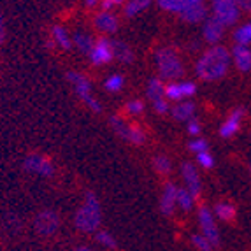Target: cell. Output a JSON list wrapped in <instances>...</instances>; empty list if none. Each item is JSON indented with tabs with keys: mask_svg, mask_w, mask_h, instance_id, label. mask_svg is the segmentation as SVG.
Wrapping results in <instances>:
<instances>
[{
	"mask_svg": "<svg viewBox=\"0 0 251 251\" xmlns=\"http://www.w3.org/2000/svg\"><path fill=\"white\" fill-rule=\"evenodd\" d=\"M230 53L228 50L223 46H211L201 56V60H197L195 65V72L201 79L204 81H216L222 79L223 75L228 71L230 65Z\"/></svg>",
	"mask_w": 251,
	"mask_h": 251,
	"instance_id": "obj_1",
	"label": "cell"
},
{
	"mask_svg": "<svg viewBox=\"0 0 251 251\" xmlns=\"http://www.w3.org/2000/svg\"><path fill=\"white\" fill-rule=\"evenodd\" d=\"M100 222H102L100 202H99V199L95 197L93 192H86L84 204L81 205L74 218L75 228L79 232H84V234H92V232H97V228L100 226Z\"/></svg>",
	"mask_w": 251,
	"mask_h": 251,
	"instance_id": "obj_2",
	"label": "cell"
},
{
	"mask_svg": "<svg viewBox=\"0 0 251 251\" xmlns=\"http://www.w3.org/2000/svg\"><path fill=\"white\" fill-rule=\"evenodd\" d=\"M155 60L160 75L165 77V79H177V77H181L184 74V67L179 56L171 48H162V50L156 51Z\"/></svg>",
	"mask_w": 251,
	"mask_h": 251,
	"instance_id": "obj_3",
	"label": "cell"
},
{
	"mask_svg": "<svg viewBox=\"0 0 251 251\" xmlns=\"http://www.w3.org/2000/svg\"><path fill=\"white\" fill-rule=\"evenodd\" d=\"M67 79L74 84L75 93L79 95L81 100L88 105L93 113H102L100 104H99V102L92 97V84H90V81L86 79L84 75L77 74V72H67Z\"/></svg>",
	"mask_w": 251,
	"mask_h": 251,
	"instance_id": "obj_4",
	"label": "cell"
},
{
	"mask_svg": "<svg viewBox=\"0 0 251 251\" xmlns=\"http://www.w3.org/2000/svg\"><path fill=\"white\" fill-rule=\"evenodd\" d=\"M213 4V14L225 23V26L234 25L241 16V9L234 0H211Z\"/></svg>",
	"mask_w": 251,
	"mask_h": 251,
	"instance_id": "obj_5",
	"label": "cell"
},
{
	"mask_svg": "<svg viewBox=\"0 0 251 251\" xmlns=\"http://www.w3.org/2000/svg\"><path fill=\"white\" fill-rule=\"evenodd\" d=\"M199 223H201L202 234L207 237V241L213 244V248L220 246V232H218L216 223H214V216L207 207H202L199 211Z\"/></svg>",
	"mask_w": 251,
	"mask_h": 251,
	"instance_id": "obj_6",
	"label": "cell"
},
{
	"mask_svg": "<svg viewBox=\"0 0 251 251\" xmlns=\"http://www.w3.org/2000/svg\"><path fill=\"white\" fill-rule=\"evenodd\" d=\"M197 92V84L192 81L186 83H169L163 86V97L169 100H183L186 97H192Z\"/></svg>",
	"mask_w": 251,
	"mask_h": 251,
	"instance_id": "obj_7",
	"label": "cell"
},
{
	"mask_svg": "<svg viewBox=\"0 0 251 251\" xmlns=\"http://www.w3.org/2000/svg\"><path fill=\"white\" fill-rule=\"evenodd\" d=\"M90 58L95 65H104L109 63L114 58V51H113V42L109 39H99L90 50Z\"/></svg>",
	"mask_w": 251,
	"mask_h": 251,
	"instance_id": "obj_8",
	"label": "cell"
},
{
	"mask_svg": "<svg viewBox=\"0 0 251 251\" xmlns=\"http://www.w3.org/2000/svg\"><path fill=\"white\" fill-rule=\"evenodd\" d=\"M58 216L53 213V211H42L35 218V230L39 235H44V237H50L54 232L58 230Z\"/></svg>",
	"mask_w": 251,
	"mask_h": 251,
	"instance_id": "obj_9",
	"label": "cell"
},
{
	"mask_svg": "<svg viewBox=\"0 0 251 251\" xmlns=\"http://www.w3.org/2000/svg\"><path fill=\"white\" fill-rule=\"evenodd\" d=\"M25 171L28 172H35V174H41V176H53V163L42 155H28L25 158V163H23Z\"/></svg>",
	"mask_w": 251,
	"mask_h": 251,
	"instance_id": "obj_10",
	"label": "cell"
},
{
	"mask_svg": "<svg viewBox=\"0 0 251 251\" xmlns=\"http://www.w3.org/2000/svg\"><path fill=\"white\" fill-rule=\"evenodd\" d=\"M223 32H225V23H223L222 20H218L214 14L205 20V23H204V39L209 42V44H218V42L222 41Z\"/></svg>",
	"mask_w": 251,
	"mask_h": 251,
	"instance_id": "obj_11",
	"label": "cell"
},
{
	"mask_svg": "<svg viewBox=\"0 0 251 251\" xmlns=\"http://www.w3.org/2000/svg\"><path fill=\"white\" fill-rule=\"evenodd\" d=\"M181 172H183V179L186 183V188L190 190L193 197L197 199L201 195V177H199V172L197 169L193 167L190 162H184L181 165Z\"/></svg>",
	"mask_w": 251,
	"mask_h": 251,
	"instance_id": "obj_12",
	"label": "cell"
},
{
	"mask_svg": "<svg viewBox=\"0 0 251 251\" xmlns=\"http://www.w3.org/2000/svg\"><path fill=\"white\" fill-rule=\"evenodd\" d=\"M243 116H244V109H241V107L234 109V111H232V114L228 116V120H226V122L220 126V135H222L223 139H228V137H232L234 134H237Z\"/></svg>",
	"mask_w": 251,
	"mask_h": 251,
	"instance_id": "obj_13",
	"label": "cell"
},
{
	"mask_svg": "<svg viewBox=\"0 0 251 251\" xmlns=\"http://www.w3.org/2000/svg\"><path fill=\"white\" fill-rule=\"evenodd\" d=\"M179 14L181 20L186 21V23H201L202 20L207 18V7L202 2H197V4H192L186 9H183Z\"/></svg>",
	"mask_w": 251,
	"mask_h": 251,
	"instance_id": "obj_14",
	"label": "cell"
},
{
	"mask_svg": "<svg viewBox=\"0 0 251 251\" xmlns=\"http://www.w3.org/2000/svg\"><path fill=\"white\" fill-rule=\"evenodd\" d=\"M232 60L239 71L248 72L251 71V50L244 44H237L232 51Z\"/></svg>",
	"mask_w": 251,
	"mask_h": 251,
	"instance_id": "obj_15",
	"label": "cell"
},
{
	"mask_svg": "<svg viewBox=\"0 0 251 251\" xmlns=\"http://www.w3.org/2000/svg\"><path fill=\"white\" fill-rule=\"evenodd\" d=\"M177 188L172 183L165 184V190H163L162 202H160V209L165 216H171L172 211H174V205L177 204Z\"/></svg>",
	"mask_w": 251,
	"mask_h": 251,
	"instance_id": "obj_16",
	"label": "cell"
},
{
	"mask_svg": "<svg viewBox=\"0 0 251 251\" xmlns=\"http://www.w3.org/2000/svg\"><path fill=\"white\" fill-rule=\"evenodd\" d=\"M95 26L100 32H105V34H113V32H116L118 30V18L114 16L113 13H109V11H102L100 14H97L95 16Z\"/></svg>",
	"mask_w": 251,
	"mask_h": 251,
	"instance_id": "obj_17",
	"label": "cell"
},
{
	"mask_svg": "<svg viewBox=\"0 0 251 251\" xmlns=\"http://www.w3.org/2000/svg\"><path fill=\"white\" fill-rule=\"evenodd\" d=\"M158 5L163 9V11H169V13H177L179 14L183 9H186L188 5L197 4V2H202V0H156Z\"/></svg>",
	"mask_w": 251,
	"mask_h": 251,
	"instance_id": "obj_18",
	"label": "cell"
},
{
	"mask_svg": "<svg viewBox=\"0 0 251 251\" xmlns=\"http://www.w3.org/2000/svg\"><path fill=\"white\" fill-rule=\"evenodd\" d=\"M193 114H195V104L192 102H183V104L172 107V116L176 118L177 122H188L193 118Z\"/></svg>",
	"mask_w": 251,
	"mask_h": 251,
	"instance_id": "obj_19",
	"label": "cell"
},
{
	"mask_svg": "<svg viewBox=\"0 0 251 251\" xmlns=\"http://www.w3.org/2000/svg\"><path fill=\"white\" fill-rule=\"evenodd\" d=\"M51 35H53L54 44L60 46L62 50H71V48L74 46L71 37H69V34L65 32V28H62V26H53V28H51Z\"/></svg>",
	"mask_w": 251,
	"mask_h": 251,
	"instance_id": "obj_20",
	"label": "cell"
},
{
	"mask_svg": "<svg viewBox=\"0 0 251 251\" xmlns=\"http://www.w3.org/2000/svg\"><path fill=\"white\" fill-rule=\"evenodd\" d=\"M113 51H114V58L123 63H130L134 60V53L123 42H113Z\"/></svg>",
	"mask_w": 251,
	"mask_h": 251,
	"instance_id": "obj_21",
	"label": "cell"
},
{
	"mask_svg": "<svg viewBox=\"0 0 251 251\" xmlns=\"http://www.w3.org/2000/svg\"><path fill=\"white\" fill-rule=\"evenodd\" d=\"M214 214L223 222H230L235 216V207L232 204H226V202H220L214 205Z\"/></svg>",
	"mask_w": 251,
	"mask_h": 251,
	"instance_id": "obj_22",
	"label": "cell"
},
{
	"mask_svg": "<svg viewBox=\"0 0 251 251\" xmlns=\"http://www.w3.org/2000/svg\"><path fill=\"white\" fill-rule=\"evenodd\" d=\"M150 4H151V0H130V2H126V5H125L126 18L137 16L141 11L148 9V5H150Z\"/></svg>",
	"mask_w": 251,
	"mask_h": 251,
	"instance_id": "obj_23",
	"label": "cell"
},
{
	"mask_svg": "<svg viewBox=\"0 0 251 251\" xmlns=\"http://www.w3.org/2000/svg\"><path fill=\"white\" fill-rule=\"evenodd\" d=\"M177 205H179L183 211H190L193 207V201H195V197H193L192 193H190L188 188H177Z\"/></svg>",
	"mask_w": 251,
	"mask_h": 251,
	"instance_id": "obj_24",
	"label": "cell"
},
{
	"mask_svg": "<svg viewBox=\"0 0 251 251\" xmlns=\"http://www.w3.org/2000/svg\"><path fill=\"white\" fill-rule=\"evenodd\" d=\"M163 86H165V84H163L158 77L150 79V83H148V97L151 99V102L162 99L163 97Z\"/></svg>",
	"mask_w": 251,
	"mask_h": 251,
	"instance_id": "obj_25",
	"label": "cell"
},
{
	"mask_svg": "<svg viewBox=\"0 0 251 251\" xmlns=\"http://www.w3.org/2000/svg\"><path fill=\"white\" fill-rule=\"evenodd\" d=\"M126 141L135 144V146H141V144H144V141H146V135H144L141 126L132 125V126H128V130H126Z\"/></svg>",
	"mask_w": 251,
	"mask_h": 251,
	"instance_id": "obj_26",
	"label": "cell"
},
{
	"mask_svg": "<svg viewBox=\"0 0 251 251\" xmlns=\"http://www.w3.org/2000/svg\"><path fill=\"white\" fill-rule=\"evenodd\" d=\"M72 44H74L81 53H90V50H92V46H93L92 37H90V35H83L81 32H77V34L74 35Z\"/></svg>",
	"mask_w": 251,
	"mask_h": 251,
	"instance_id": "obj_27",
	"label": "cell"
},
{
	"mask_svg": "<svg viewBox=\"0 0 251 251\" xmlns=\"http://www.w3.org/2000/svg\"><path fill=\"white\" fill-rule=\"evenodd\" d=\"M234 41L237 42V44H244V46L251 44V23H246V25L239 26V28L235 30Z\"/></svg>",
	"mask_w": 251,
	"mask_h": 251,
	"instance_id": "obj_28",
	"label": "cell"
},
{
	"mask_svg": "<svg viewBox=\"0 0 251 251\" xmlns=\"http://www.w3.org/2000/svg\"><path fill=\"white\" fill-rule=\"evenodd\" d=\"M95 239H97V243H100L102 246H105V248H116V241H114V237L105 230H97Z\"/></svg>",
	"mask_w": 251,
	"mask_h": 251,
	"instance_id": "obj_29",
	"label": "cell"
},
{
	"mask_svg": "<svg viewBox=\"0 0 251 251\" xmlns=\"http://www.w3.org/2000/svg\"><path fill=\"white\" fill-rule=\"evenodd\" d=\"M123 77L120 74H114V75H111L107 81H105V90L107 92H120V90L123 88Z\"/></svg>",
	"mask_w": 251,
	"mask_h": 251,
	"instance_id": "obj_30",
	"label": "cell"
},
{
	"mask_svg": "<svg viewBox=\"0 0 251 251\" xmlns=\"http://www.w3.org/2000/svg\"><path fill=\"white\" fill-rule=\"evenodd\" d=\"M153 165H155V169L160 172V174H169L171 172V162H169L167 156H156L155 160H153Z\"/></svg>",
	"mask_w": 251,
	"mask_h": 251,
	"instance_id": "obj_31",
	"label": "cell"
},
{
	"mask_svg": "<svg viewBox=\"0 0 251 251\" xmlns=\"http://www.w3.org/2000/svg\"><path fill=\"white\" fill-rule=\"evenodd\" d=\"M109 123H111V126H113V130L116 132V134H120L123 139H126V130H128V125L126 123H123L120 118L113 116L111 120H109Z\"/></svg>",
	"mask_w": 251,
	"mask_h": 251,
	"instance_id": "obj_32",
	"label": "cell"
},
{
	"mask_svg": "<svg viewBox=\"0 0 251 251\" xmlns=\"http://www.w3.org/2000/svg\"><path fill=\"white\" fill-rule=\"evenodd\" d=\"M197 162H199V165H201V167H204V169H211L214 165L213 155H211V153L207 150L201 151V153H197Z\"/></svg>",
	"mask_w": 251,
	"mask_h": 251,
	"instance_id": "obj_33",
	"label": "cell"
},
{
	"mask_svg": "<svg viewBox=\"0 0 251 251\" xmlns=\"http://www.w3.org/2000/svg\"><path fill=\"white\" fill-rule=\"evenodd\" d=\"M192 244L197 248V250H202V251H209L211 248H213V244L207 241L205 235H192Z\"/></svg>",
	"mask_w": 251,
	"mask_h": 251,
	"instance_id": "obj_34",
	"label": "cell"
},
{
	"mask_svg": "<svg viewBox=\"0 0 251 251\" xmlns=\"http://www.w3.org/2000/svg\"><path fill=\"white\" fill-rule=\"evenodd\" d=\"M188 148H190V151H193V153L197 155L201 151L207 150V141H205V139H193L192 143L188 144Z\"/></svg>",
	"mask_w": 251,
	"mask_h": 251,
	"instance_id": "obj_35",
	"label": "cell"
},
{
	"mask_svg": "<svg viewBox=\"0 0 251 251\" xmlns=\"http://www.w3.org/2000/svg\"><path fill=\"white\" fill-rule=\"evenodd\" d=\"M126 111L130 114H141L144 111V104L141 100H130L126 102Z\"/></svg>",
	"mask_w": 251,
	"mask_h": 251,
	"instance_id": "obj_36",
	"label": "cell"
},
{
	"mask_svg": "<svg viewBox=\"0 0 251 251\" xmlns=\"http://www.w3.org/2000/svg\"><path fill=\"white\" fill-rule=\"evenodd\" d=\"M153 105H155V111L158 114H165V113H169V102L165 100V99H158V100H155L153 102Z\"/></svg>",
	"mask_w": 251,
	"mask_h": 251,
	"instance_id": "obj_37",
	"label": "cell"
},
{
	"mask_svg": "<svg viewBox=\"0 0 251 251\" xmlns=\"http://www.w3.org/2000/svg\"><path fill=\"white\" fill-rule=\"evenodd\" d=\"M125 4V0H102V9L104 11H111L113 7H118V5Z\"/></svg>",
	"mask_w": 251,
	"mask_h": 251,
	"instance_id": "obj_38",
	"label": "cell"
},
{
	"mask_svg": "<svg viewBox=\"0 0 251 251\" xmlns=\"http://www.w3.org/2000/svg\"><path fill=\"white\" fill-rule=\"evenodd\" d=\"M201 123L197 122V120H190V123H188V132L192 135H199L201 134Z\"/></svg>",
	"mask_w": 251,
	"mask_h": 251,
	"instance_id": "obj_39",
	"label": "cell"
},
{
	"mask_svg": "<svg viewBox=\"0 0 251 251\" xmlns=\"http://www.w3.org/2000/svg\"><path fill=\"white\" fill-rule=\"evenodd\" d=\"M234 2L239 5L241 11H248V13H251V0H234Z\"/></svg>",
	"mask_w": 251,
	"mask_h": 251,
	"instance_id": "obj_40",
	"label": "cell"
},
{
	"mask_svg": "<svg viewBox=\"0 0 251 251\" xmlns=\"http://www.w3.org/2000/svg\"><path fill=\"white\" fill-rule=\"evenodd\" d=\"M5 39V25H4V18L0 16V44L4 42Z\"/></svg>",
	"mask_w": 251,
	"mask_h": 251,
	"instance_id": "obj_41",
	"label": "cell"
},
{
	"mask_svg": "<svg viewBox=\"0 0 251 251\" xmlns=\"http://www.w3.org/2000/svg\"><path fill=\"white\" fill-rule=\"evenodd\" d=\"M99 2H100V0H86V5H88V7H93V5H97Z\"/></svg>",
	"mask_w": 251,
	"mask_h": 251,
	"instance_id": "obj_42",
	"label": "cell"
}]
</instances>
